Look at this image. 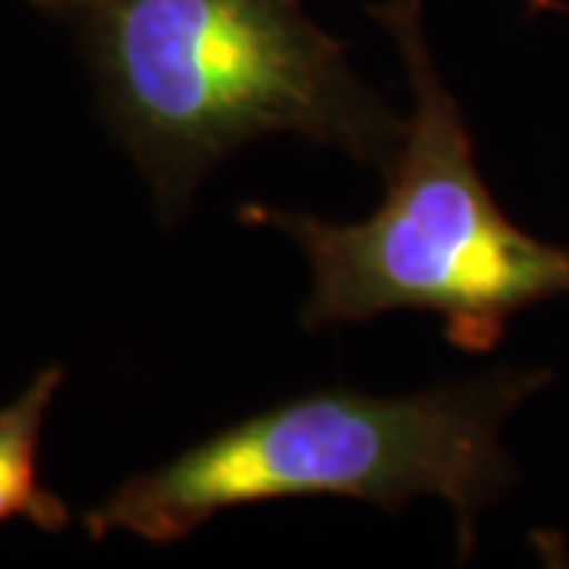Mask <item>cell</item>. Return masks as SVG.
I'll return each instance as SVG.
<instances>
[{"instance_id": "7a4b0ae2", "label": "cell", "mask_w": 569, "mask_h": 569, "mask_svg": "<svg viewBox=\"0 0 569 569\" xmlns=\"http://www.w3.org/2000/svg\"><path fill=\"white\" fill-rule=\"evenodd\" d=\"M548 383L550 370L503 367L411 396L313 389L127 478L82 526L92 541L133 535L146 545H174L224 509L269 500L348 497L399 512L415 497H440L468 560L478 516L516 481L503 427Z\"/></svg>"}, {"instance_id": "5b68a950", "label": "cell", "mask_w": 569, "mask_h": 569, "mask_svg": "<svg viewBox=\"0 0 569 569\" xmlns=\"http://www.w3.org/2000/svg\"><path fill=\"white\" fill-rule=\"evenodd\" d=\"M26 3L39 7V10H48V13H61V17H73V13H80L82 7H89L92 0H26Z\"/></svg>"}, {"instance_id": "277c9868", "label": "cell", "mask_w": 569, "mask_h": 569, "mask_svg": "<svg viewBox=\"0 0 569 569\" xmlns=\"http://www.w3.org/2000/svg\"><path fill=\"white\" fill-rule=\"evenodd\" d=\"M61 387L63 367L48 365L13 402L0 406V526L32 522L48 535L70 526V507L41 488L39 475L41 430Z\"/></svg>"}, {"instance_id": "8992f818", "label": "cell", "mask_w": 569, "mask_h": 569, "mask_svg": "<svg viewBox=\"0 0 569 569\" xmlns=\"http://www.w3.org/2000/svg\"><path fill=\"white\" fill-rule=\"evenodd\" d=\"M535 10H550V13H569L567 0H531Z\"/></svg>"}, {"instance_id": "6da1fadb", "label": "cell", "mask_w": 569, "mask_h": 569, "mask_svg": "<svg viewBox=\"0 0 569 569\" xmlns=\"http://www.w3.org/2000/svg\"><path fill=\"white\" fill-rule=\"evenodd\" d=\"M70 20L164 222L247 142L295 133L387 171L406 137L301 0H92Z\"/></svg>"}, {"instance_id": "3957f363", "label": "cell", "mask_w": 569, "mask_h": 569, "mask_svg": "<svg viewBox=\"0 0 569 569\" xmlns=\"http://www.w3.org/2000/svg\"><path fill=\"white\" fill-rule=\"evenodd\" d=\"M370 13L396 41L411 89L380 209L336 224L247 203L238 219L279 228L305 250L310 295L301 323L310 332L415 310L437 313L452 348L488 355L516 313L569 295V247L529 234L493 200L462 104L430 54L421 0H380Z\"/></svg>"}]
</instances>
